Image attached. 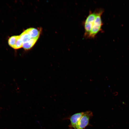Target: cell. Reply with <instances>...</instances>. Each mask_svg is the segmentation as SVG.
<instances>
[{
  "mask_svg": "<svg viewBox=\"0 0 129 129\" xmlns=\"http://www.w3.org/2000/svg\"><path fill=\"white\" fill-rule=\"evenodd\" d=\"M84 113V112H82L75 113L70 117V124L69 126L70 128L75 129Z\"/></svg>",
  "mask_w": 129,
  "mask_h": 129,
  "instance_id": "8992f818",
  "label": "cell"
},
{
  "mask_svg": "<svg viewBox=\"0 0 129 129\" xmlns=\"http://www.w3.org/2000/svg\"><path fill=\"white\" fill-rule=\"evenodd\" d=\"M20 36L23 43L22 48L25 50H28L31 48L38 39V38H32L25 30Z\"/></svg>",
  "mask_w": 129,
  "mask_h": 129,
  "instance_id": "3957f363",
  "label": "cell"
},
{
  "mask_svg": "<svg viewBox=\"0 0 129 129\" xmlns=\"http://www.w3.org/2000/svg\"><path fill=\"white\" fill-rule=\"evenodd\" d=\"M8 43L9 46L15 49L22 47L23 43L20 35L11 37L8 40Z\"/></svg>",
  "mask_w": 129,
  "mask_h": 129,
  "instance_id": "5b68a950",
  "label": "cell"
},
{
  "mask_svg": "<svg viewBox=\"0 0 129 129\" xmlns=\"http://www.w3.org/2000/svg\"><path fill=\"white\" fill-rule=\"evenodd\" d=\"M104 11L102 9H97V16L92 26L88 38H94L97 34L102 30V25L101 16Z\"/></svg>",
  "mask_w": 129,
  "mask_h": 129,
  "instance_id": "6da1fadb",
  "label": "cell"
},
{
  "mask_svg": "<svg viewBox=\"0 0 129 129\" xmlns=\"http://www.w3.org/2000/svg\"><path fill=\"white\" fill-rule=\"evenodd\" d=\"M97 9L92 12L91 11H89V14L84 23V27L85 32L84 37L86 38H88L93 23L97 16Z\"/></svg>",
  "mask_w": 129,
  "mask_h": 129,
  "instance_id": "7a4b0ae2",
  "label": "cell"
},
{
  "mask_svg": "<svg viewBox=\"0 0 129 129\" xmlns=\"http://www.w3.org/2000/svg\"><path fill=\"white\" fill-rule=\"evenodd\" d=\"M92 116V112L86 111L82 116L74 129H84L89 124V120Z\"/></svg>",
  "mask_w": 129,
  "mask_h": 129,
  "instance_id": "277c9868",
  "label": "cell"
}]
</instances>
